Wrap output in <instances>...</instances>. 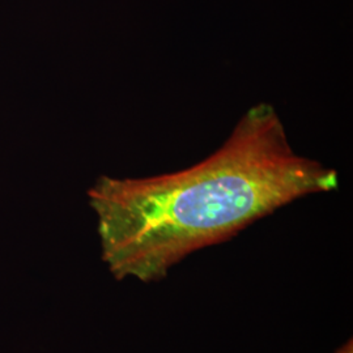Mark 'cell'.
Here are the masks:
<instances>
[{"label": "cell", "instance_id": "cell-1", "mask_svg": "<svg viewBox=\"0 0 353 353\" xmlns=\"http://www.w3.org/2000/svg\"><path fill=\"white\" fill-rule=\"evenodd\" d=\"M338 186V172L294 151L276 109L259 102L201 163L145 178L101 176L88 198L109 271L148 284L191 254Z\"/></svg>", "mask_w": 353, "mask_h": 353}, {"label": "cell", "instance_id": "cell-2", "mask_svg": "<svg viewBox=\"0 0 353 353\" xmlns=\"http://www.w3.org/2000/svg\"><path fill=\"white\" fill-rule=\"evenodd\" d=\"M335 353H353L352 339H350L347 343H344V344L341 345V348H339V350H338Z\"/></svg>", "mask_w": 353, "mask_h": 353}]
</instances>
